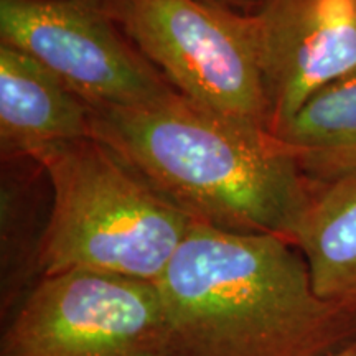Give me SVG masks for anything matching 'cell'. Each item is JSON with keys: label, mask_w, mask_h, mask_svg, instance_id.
Returning <instances> with one entry per match:
<instances>
[{"label": "cell", "mask_w": 356, "mask_h": 356, "mask_svg": "<svg viewBox=\"0 0 356 356\" xmlns=\"http://www.w3.org/2000/svg\"><path fill=\"white\" fill-rule=\"evenodd\" d=\"M330 356H356V340H353L351 343L343 346V348L335 351V353Z\"/></svg>", "instance_id": "8fae6325"}, {"label": "cell", "mask_w": 356, "mask_h": 356, "mask_svg": "<svg viewBox=\"0 0 356 356\" xmlns=\"http://www.w3.org/2000/svg\"><path fill=\"white\" fill-rule=\"evenodd\" d=\"M51 188L42 274L95 270L157 282L193 220L96 137L30 154Z\"/></svg>", "instance_id": "3957f363"}, {"label": "cell", "mask_w": 356, "mask_h": 356, "mask_svg": "<svg viewBox=\"0 0 356 356\" xmlns=\"http://www.w3.org/2000/svg\"><path fill=\"white\" fill-rule=\"evenodd\" d=\"M91 113V136L195 222L293 244L310 178L274 134L175 89L140 106Z\"/></svg>", "instance_id": "7a4b0ae2"}, {"label": "cell", "mask_w": 356, "mask_h": 356, "mask_svg": "<svg viewBox=\"0 0 356 356\" xmlns=\"http://www.w3.org/2000/svg\"><path fill=\"white\" fill-rule=\"evenodd\" d=\"M91 108L38 61L0 43V149L7 159L91 136Z\"/></svg>", "instance_id": "ba28073f"}, {"label": "cell", "mask_w": 356, "mask_h": 356, "mask_svg": "<svg viewBox=\"0 0 356 356\" xmlns=\"http://www.w3.org/2000/svg\"><path fill=\"white\" fill-rule=\"evenodd\" d=\"M177 92L269 131L248 13L220 0H95Z\"/></svg>", "instance_id": "277c9868"}, {"label": "cell", "mask_w": 356, "mask_h": 356, "mask_svg": "<svg viewBox=\"0 0 356 356\" xmlns=\"http://www.w3.org/2000/svg\"><path fill=\"white\" fill-rule=\"evenodd\" d=\"M293 246L309 266L315 292L356 310V173L310 180Z\"/></svg>", "instance_id": "9c48e42d"}, {"label": "cell", "mask_w": 356, "mask_h": 356, "mask_svg": "<svg viewBox=\"0 0 356 356\" xmlns=\"http://www.w3.org/2000/svg\"><path fill=\"white\" fill-rule=\"evenodd\" d=\"M177 356H330L356 310L315 292L287 239L195 222L157 280Z\"/></svg>", "instance_id": "6da1fadb"}, {"label": "cell", "mask_w": 356, "mask_h": 356, "mask_svg": "<svg viewBox=\"0 0 356 356\" xmlns=\"http://www.w3.org/2000/svg\"><path fill=\"white\" fill-rule=\"evenodd\" d=\"M239 2H257L259 3V2H262V0H239Z\"/></svg>", "instance_id": "7c38bea8"}, {"label": "cell", "mask_w": 356, "mask_h": 356, "mask_svg": "<svg viewBox=\"0 0 356 356\" xmlns=\"http://www.w3.org/2000/svg\"><path fill=\"white\" fill-rule=\"evenodd\" d=\"M248 25L270 134L356 71V0H262Z\"/></svg>", "instance_id": "52a82bcc"}, {"label": "cell", "mask_w": 356, "mask_h": 356, "mask_svg": "<svg viewBox=\"0 0 356 356\" xmlns=\"http://www.w3.org/2000/svg\"><path fill=\"white\" fill-rule=\"evenodd\" d=\"M0 43L32 56L92 111L173 89L95 0H0Z\"/></svg>", "instance_id": "8992f818"}, {"label": "cell", "mask_w": 356, "mask_h": 356, "mask_svg": "<svg viewBox=\"0 0 356 356\" xmlns=\"http://www.w3.org/2000/svg\"><path fill=\"white\" fill-rule=\"evenodd\" d=\"M0 356H177L155 282L65 270L43 275L2 323Z\"/></svg>", "instance_id": "5b68a950"}, {"label": "cell", "mask_w": 356, "mask_h": 356, "mask_svg": "<svg viewBox=\"0 0 356 356\" xmlns=\"http://www.w3.org/2000/svg\"><path fill=\"white\" fill-rule=\"evenodd\" d=\"M274 136L310 180L356 173V71L317 92Z\"/></svg>", "instance_id": "30bf717a"}]
</instances>
